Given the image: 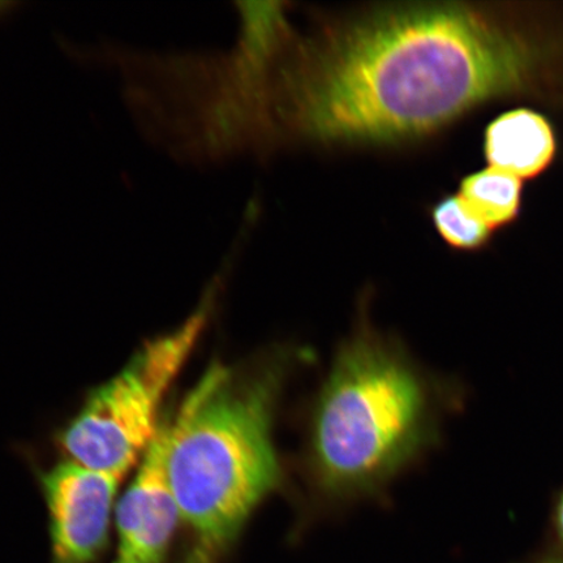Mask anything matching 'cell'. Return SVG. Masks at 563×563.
<instances>
[{
  "label": "cell",
  "mask_w": 563,
  "mask_h": 563,
  "mask_svg": "<svg viewBox=\"0 0 563 563\" xmlns=\"http://www.w3.org/2000/svg\"><path fill=\"white\" fill-rule=\"evenodd\" d=\"M291 354L214 364L167 420L166 471L181 522L211 554L229 545L278 487L273 422Z\"/></svg>",
  "instance_id": "2"
},
{
  "label": "cell",
  "mask_w": 563,
  "mask_h": 563,
  "mask_svg": "<svg viewBox=\"0 0 563 563\" xmlns=\"http://www.w3.org/2000/svg\"><path fill=\"white\" fill-rule=\"evenodd\" d=\"M428 378L396 343L363 327L338 350L309 422L307 466L333 499L375 495L435 439Z\"/></svg>",
  "instance_id": "3"
},
{
  "label": "cell",
  "mask_w": 563,
  "mask_h": 563,
  "mask_svg": "<svg viewBox=\"0 0 563 563\" xmlns=\"http://www.w3.org/2000/svg\"><path fill=\"white\" fill-rule=\"evenodd\" d=\"M230 53L207 56L200 121L220 159L288 146L389 147L435 135L523 82L530 55L462 3H384L292 23L238 3Z\"/></svg>",
  "instance_id": "1"
},
{
  "label": "cell",
  "mask_w": 563,
  "mask_h": 563,
  "mask_svg": "<svg viewBox=\"0 0 563 563\" xmlns=\"http://www.w3.org/2000/svg\"><path fill=\"white\" fill-rule=\"evenodd\" d=\"M548 563H563V562L552 561V562H548Z\"/></svg>",
  "instance_id": "12"
},
{
  "label": "cell",
  "mask_w": 563,
  "mask_h": 563,
  "mask_svg": "<svg viewBox=\"0 0 563 563\" xmlns=\"http://www.w3.org/2000/svg\"><path fill=\"white\" fill-rule=\"evenodd\" d=\"M558 520H559L560 532L563 538V497H562L560 506H559Z\"/></svg>",
  "instance_id": "11"
},
{
  "label": "cell",
  "mask_w": 563,
  "mask_h": 563,
  "mask_svg": "<svg viewBox=\"0 0 563 563\" xmlns=\"http://www.w3.org/2000/svg\"><path fill=\"white\" fill-rule=\"evenodd\" d=\"M461 199L493 230L519 213L522 181L517 176L488 167L461 181Z\"/></svg>",
  "instance_id": "8"
},
{
  "label": "cell",
  "mask_w": 563,
  "mask_h": 563,
  "mask_svg": "<svg viewBox=\"0 0 563 563\" xmlns=\"http://www.w3.org/2000/svg\"><path fill=\"white\" fill-rule=\"evenodd\" d=\"M216 286L178 328L146 342L125 367L97 387L62 432L67 460L125 476L156 440L159 410L207 328Z\"/></svg>",
  "instance_id": "4"
},
{
  "label": "cell",
  "mask_w": 563,
  "mask_h": 563,
  "mask_svg": "<svg viewBox=\"0 0 563 563\" xmlns=\"http://www.w3.org/2000/svg\"><path fill=\"white\" fill-rule=\"evenodd\" d=\"M431 220L439 235L452 249L475 251L487 244L493 229L461 199L460 195L442 197L431 208Z\"/></svg>",
  "instance_id": "9"
},
{
  "label": "cell",
  "mask_w": 563,
  "mask_h": 563,
  "mask_svg": "<svg viewBox=\"0 0 563 563\" xmlns=\"http://www.w3.org/2000/svg\"><path fill=\"white\" fill-rule=\"evenodd\" d=\"M213 555L203 549L196 547L194 552L188 555L185 563H213Z\"/></svg>",
  "instance_id": "10"
},
{
  "label": "cell",
  "mask_w": 563,
  "mask_h": 563,
  "mask_svg": "<svg viewBox=\"0 0 563 563\" xmlns=\"http://www.w3.org/2000/svg\"><path fill=\"white\" fill-rule=\"evenodd\" d=\"M123 476L67 460L42 477L51 516L53 563H93L108 543Z\"/></svg>",
  "instance_id": "5"
},
{
  "label": "cell",
  "mask_w": 563,
  "mask_h": 563,
  "mask_svg": "<svg viewBox=\"0 0 563 563\" xmlns=\"http://www.w3.org/2000/svg\"><path fill=\"white\" fill-rule=\"evenodd\" d=\"M555 152L552 125L538 112L518 109L495 119L485 131L489 167L519 179L533 178L551 165Z\"/></svg>",
  "instance_id": "7"
},
{
  "label": "cell",
  "mask_w": 563,
  "mask_h": 563,
  "mask_svg": "<svg viewBox=\"0 0 563 563\" xmlns=\"http://www.w3.org/2000/svg\"><path fill=\"white\" fill-rule=\"evenodd\" d=\"M167 420L140 461L137 474L119 499L114 563H164L180 522L166 471Z\"/></svg>",
  "instance_id": "6"
}]
</instances>
